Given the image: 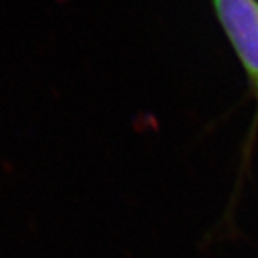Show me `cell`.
I'll use <instances>...</instances> for the list:
<instances>
[{
	"instance_id": "6da1fadb",
	"label": "cell",
	"mask_w": 258,
	"mask_h": 258,
	"mask_svg": "<svg viewBox=\"0 0 258 258\" xmlns=\"http://www.w3.org/2000/svg\"><path fill=\"white\" fill-rule=\"evenodd\" d=\"M217 19L258 89V0H212Z\"/></svg>"
}]
</instances>
